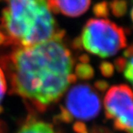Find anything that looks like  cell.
Returning a JSON list of instances; mask_svg holds the SVG:
<instances>
[{"label":"cell","mask_w":133,"mask_h":133,"mask_svg":"<svg viewBox=\"0 0 133 133\" xmlns=\"http://www.w3.org/2000/svg\"><path fill=\"white\" fill-rule=\"evenodd\" d=\"M0 133H4V131H3V126H2V123H0Z\"/></svg>","instance_id":"cell-14"},{"label":"cell","mask_w":133,"mask_h":133,"mask_svg":"<svg viewBox=\"0 0 133 133\" xmlns=\"http://www.w3.org/2000/svg\"><path fill=\"white\" fill-rule=\"evenodd\" d=\"M63 35L60 31L50 39L14 48L6 62L11 91L39 111L59 100L76 79Z\"/></svg>","instance_id":"cell-1"},{"label":"cell","mask_w":133,"mask_h":133,"mask_svg":"<svg viewBox=\"0 0 133 133\" xmlns=\"http://www.w3.org/2000/svg\"><path fill=\"white\" fill-rule=\"evenodd\" d=\"M0 19V46H27L51 39L60 30L50 0H5Z\"/></svg>","instance_id":"cell-2"},{"label":"cell","mask_w":133,"mask_h":133,"mask_svg":"<svg viewBox=\"0 0 133 133\" xmlns=\"http://www.w3.org/2000/svg\"><path fill=\"white\" fill-rule=\"evenodd\" d=\"M99 68H100V71H101L102 74L103 75H105V76H111V75H112V74L114 72L113 66L110 63H108V62L102 63L100 64Z\"/></svg>","instance_id":"cell-12"},{"label":"cell","mask_w":133,"mask_h":133,"mask_svg":"<svg viewBox=\"0 0 133 133\" xmlns=\"http://www.w3.org/2000/svg\"><path fill=\"white\" fill-rule=\"evenodd\" d=\"M109 5L107 2H100L93 6V13L96 17L107 18L109 15Z\"/></svg>","instance_id":"cell-10"},{"label":"cell","mask_w":133,"mask_h":133,"mask_svg":"<svg viewBox=\"0 0 133 133\" xmlns=\"http://www.w3.org/2000/svg\"><path fill=\"white\" fill-rule=\"evenodd\" d=\"M91 0H50L53 12H61L68 17H78L86 12Z\"/></svg>","instance_id":"cell-6"},{"label":"cell","mask_w":133,"mask_h":133,"mask_svg":"<svg viewBox=\"0 0 133 133\" xmlns=\"http://www.w3.org/2000/svg\"><path fill=\"white\" fill-rule=\"evenodd\" d=\"M86 133H88V132H86Z\"/></svg>","instance_id":"cell-16"},{"label":"cell","mask_w":133,"mask_h":133,"mask_svg":"<svg viewBox=\"0 0 133 133\" xmlns=\"http://www.w3.org/2000/svg\"><path fill=\"white\" fill-rule=\"evenodd\" d=\"M106 117L113 121L114 128L133 133V91L126 84L111 87L104 97Z\"/></svg>","instance_id":"cell-5"},{"label":"cell","mask_w":133,"mask_h":133,"mask_svg":"<svg viewBox=\"0 0 133 133\" xmlns=\"http://www.w3.org/2000/svg\"><path fill=\"white\" fill-rule=\"evenodd\" d=\"M101 103L97 93L88 84H78L66 94L59 118L64 122L73 119L90 120L99 115Z\"/></svg>","instance_id":"cell-4"},{"label":"cell","mask_w":133,"mask_h":133,"mask_svg":"<svg viewBox=\"0 0 133 133\" xmlns=\"http://www.w3.org/2000/svg\"><path fill=\"white\" fill-rule=\"evenodd\" d=\"M107 86H108L107 83L103 82V81H99V82H98V83H96V88L99 89V90H101V91L105 90L106 88H107Z\"/></svg>","instance_id":"cell-13"},{"label":"cell","mask_w":133,"mask_h":133,"mask_svg":"<svg viewBox=\"0 0 133 133\" xmlns=\"http://www.w3.org/2000/svg\"><path fill=\"white\" fill-rule=\"evenodd\" d=\"M78 44L89 53L108 58L127 46L123 28L108 19L91 18L84 25Z\"/></svg>","instance_id":"cell-3"},{"label":"cell","mask_w":133,"mask_h":133,"mask_svg":"<svg viewBox=\"0 0 133 133\" xmlns=\"http://www.w3.org/2000/svg\"><path fill=\"white\" fill-rule=\"evenodd\" d=\"M17 133H56L53 126L44 121L31 119L27 120Z\"/></svg>","instance_id":"cell-7"},{"label":"cell","mask_w":133,"mask_h":133,"mask_svg":"<svg viewBox=\"0 0 133 133\" xmlns=\"http://www.w3.org/2000/svg\"><path fill=\"white\" fill-rule=\"evenodd\" d=\"M131 20L133 22V6H132L131 10Z\"/></svg>","instance_id":"cell-15"},{"label":"cell","mask_w":133,"mask_h":133,"mask_svg":"<svg viewBox=\"0 0 133 133\" xmlns=\"http://www.w3.org/2000/svg\"><path fill=\"white\" fill-rule=\"evenodd\" d=\"M111 13L116 17H122L128 11V3L126 0H112L109 4Z\"/></svg>","instance_id":"cell-8"},{"label":"cell","mask_w":133,"mask_h":133,"mask_svg":"<svg viewBox=\"0 0 133 133\" xmlns=\"http://www.w3.org/2000/svg\"><path fill=\"white\" fill-rule=\"evenodd\" d=\"M75 76L82 79H89L93 77L94 70L91 66L85 62L78 64L75 68Z\"/></svg>","instance_id":"cell-9"},{"label":"cell","mask_w":133,"mask_h":133,"mask_svg":"<svg viewBox=\"0 0 133 133\" xmlns=\"http://www.w3.org/2000/svg\"><path fill=\"white\" fill-rule=\"evenodd\" d=\"M6 89H7V84H6V76L3 68H1V66H0V111H2L1 103L6 92Z\"/></svg>","instance_id":"cell-11"}]
</instances>
